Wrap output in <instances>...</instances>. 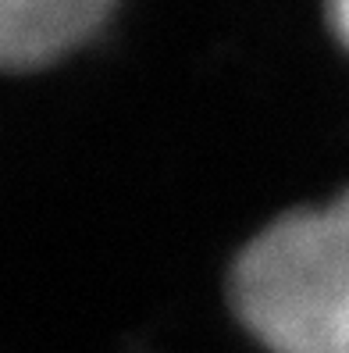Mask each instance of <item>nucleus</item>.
Instances as JSON below:
<instances>
[{"mask_svg":"<svg viewBox=\"0 0 349 353\" xmlns=\"http://www.w3.org/2000/svg\"><path fill=\"white\" fill-rule=\"evenodd\" d=\"M232 303L271 353H349V193L264 228L235 261Z\"/></svg>","mask_w":349,"mask_h":353,"instance_id":"f257e3e1","label":"nucleus"},{"mask_svg":"<svg viewBox=\"0 0 349 353\" xmlns=\"http://www.w3.org/2000/svg\"><path fill=\"white\" fill-rule=\"evenodd\" d=\"M114 0H0V57L22 72L78 47Z\"/></svg>","mask_w":349,"mask_h":353,"instance_id":"f03ea898","label":"nucleus"},{"mask_svg":"<svg viewBox=\"0 0 349 353\" xmlns=\"http://www.w3.org/2000/svg\"><path fill=\"white\" fill-rule=\"evenodd\" d=\"M328 11H332V26L339 39L349 47V0H328Z\"/></svg>","mask_w":349,"mask_h":353,"instance_id":"7ed1b4c3","label":"nucleus"}]
</instances>
